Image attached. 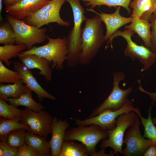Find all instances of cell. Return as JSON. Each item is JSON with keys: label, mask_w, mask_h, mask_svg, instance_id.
I'll list each match as a JSON object with an SVG mask.
<instances>
[{"label": "cell", "mask_w": 156, "mask_h": 156, "mask_svg": "<svg viewBox=\"0 0 156 156\" xmlns=\"http://www.w3.org/2000/svg\"><path fill=\"white\" fill-rule=\"evenodd\" d=\"M81 35V51L79 63L82 65L90 64L105 41L102 21L96 14L87 18Z\"/></svg>", "instance_id": "6da1fadb"}, {"label": "cell", "mask_w": 156, "mask_h": 156, "mask_svg": "<svg viewBox=\"0 0 156 156\" xmlns=\"http://www.w3.org/2000/svg\"><path fill=\"white\" fill-rule=\"evenodd\" d=\"M71 7L73 14L74 25L67 37L68 47L67 64L70 67L79 63L81 51V25L87 18L85 10L81 5L80 0H66Z\"/></svg>", "instance_id": "7a4b0ae2"}, {"label": "cell", "mask_w": 156, "mask_h": 156, "mask_svg": "<svg viewBox=\"0 0 156 156\" xmlns=\"http://www.w3.org/2000/svg\"><path fill=\"white\" fill-rule=\"evenodd\" d=\"M47 39L48 42L46 44L38 47L34 46L21 52L18 56L35 54L46 59L52 69L61 70L63 68L64 61L68 58L67 37L53 38L47 35Z\"/></svg>", "instance_id": "3957f363"}, {"label": "cell", "mask_w": 156, "mask_h": 156, "mask_svg": "<svg viewBox=\"0 0 156 156\" xmlns=\"http://www.w3.org/2000/svg\"><path fill=\"white\" fill-rule=\"evenodd\" d=\"M135 33L127 29L123 31L118 30L109 38V42L111 43L112 47V41L114 38L119 36L123 37L127 43L124 52L125 56L132 60L135 59L139 60L143 66L141 71H143L148 70L154 64L156 61V54L153 53L149 49L142 45H139L133 42L131 38Z\"/></svg>", "instance_id": "277c9868"}, {"label": "cell", "mask_w": 156, "mask_h": 156, "mask_svg": "<svg viewBox=\"0 0 156 156\" xmlns=\"http://www.w3.org/2000/svg\"><path fill=\"white\" fill-rule=\"evenodd\" d=\"M108 137L107 131L98 125H91L88 127L81 125L66 130L64 141L72 140L81 142L86 146L89 155L94 156L97 144Z\"/></svg>", "instance_id": "5b68a950"}, {"label": "cell", "mask_w": 156, "mask_h": 156, "mask_svg": "<svg viewBox=\"0 0 156 156\" xmlns=\"http://www.w3.org/2000/svg\"><path fill=\"white\" fill-rule=\"evenodd\" d=\"M6 18L14 30L16 44H25L29 50L34 45L42 43L47 39L46 28L29 25L24 20L15 19L8 14Z\"/></svg>", "instance_id": "8992f818"}, {"label": "cell", "mask_w": 156, "mask_h": 156, "mask_svg": "<svg viewBox=\"0 0 156 156\" xmlns=\"http://www.w3.org/2000/svg\"><path fill=\"white\" fill-rule=\"evenodd\" d=\"M139 117L133 111L118 116L116 119V127L112 130L107 131L108 135V139L102 140L99 148L105 149L110 147L113 149L117 155L118 153L123 155L122 147L125 132L135 123Z\"/></svg>", "instance_id": "52a82bcc"}, {"label": "cell", "mask_w": 156, "mask_h": 156, "mask_svg": "<svg viewBox=\"0 0 156 156\" xmlns=\"http://www.w3.org/2000/svg\"><path fill=\"white\" fill-rule=\"evenodd\" d=\"M66 0H51L38 11L27 17L23 20L28 24L40 28L42 26L52 23H55L64 27L70 26L68 21L61 17L60 11Z\"/></svg>", "instance_id": "ba28073f"}, {"label": "cell", "mask_w": 156, "mask_h": 156, "mask_svg": "<svg viewBox=\"0 0 156 156\" xmlns=\"http://www.w3.org/2000/svg\"><path fill=\"white\" fill-rule=\"evenodd\" d=\"M125 78V73L122 71L113 73V87L111 93L101 105L94 109L89 118L99 114L104 110L116 111L123 106L127 99L128 95L132 91V87L125 90H122L119 87L120 81L124 80Z\"/></svg>", "instance_id": "9c48e42d"}, {"label": "cell", "mask_w": 156, "mask_h": 156, "mask_svg": "<svg viewBox=\"0 0 156 156\" xmlns=\"http://www.w3.org/2000/svg\"><path fill=\"white\" fill-rule=\"evenodd\" d=\"M21 119L19 122L27 127V131L47 138L52 133L51 123L53 117L47 112H35L26 107L21 110Z\"/></svg>", "instance_id": "30bf717a"}, {"label": "cell", "mask_w": 156, "mask_h": 156, "mask_svg": "<svg viewBox=\"0 0 156 156\" xmlns=\"http://www.w3.org/2000/svg\"><path fill=\"white\" fill-rule=\"evenodd\" d=\"M134 108L132 101L127 99L123 106L118 110H105L99 114L85 120L76 118L75 119V123L78 126L95 125L105 130H112L116 126V119L118 116L122 114L133 111Z\"/></svg>", "instance_id": "8fae6325"}, {"label": "cell", "mask_w": 156, "mask_h": 156, "mask_svg": "<svg viewBox=\"0 0 156 156\" xmlns=\"http://www.w3.org/2000/svg\"><path fill=\"white\" fill-rule=\"evenodd\" d=\"M140 125L138 118L127 132L123 140V143L126 144L125 148L123 150L124 156H142L149 147L154 145L151 140L145 139L142 135Z\"/></svg>", "instance_id": "7c38bea8"}, {"label": "cell", "mask_w": 156, "mask_h": 156, "mask_svg": "<svg viewBox=\"0 0 156 156\" xmlns=\"http://www.w3.org/2000/svg\"><path fill=\"white\" fill-rule=\"evenodd\" d=\"M13 67L15 70L20 73L21 81L25 86L37 95L39 101L41 102L43 99H48L56 100L55 97L44 89L39 84L32 72L23 63L16 61L13 62Z\"/></svg>", "instance_id": "4fadbf2b"}, {"label": "cell", "mask_w": 156, "mask_h": 156, "mask_svg": "<svg viewBox=\"0 0 156 156\" xmlns=\"http://www.w3.org/2000/svg\"><path fill=\"white\" fill-rule=\"evenodd\" d=\"M120 7L118 6L115 11L112 14H107L100 11L99 13L95 11L93 8H86L88 11L94 12L98 15L102 22L105 23L106 31L105 36V41L108 40L109 38L118 29L122 26L131 22L132 17H125L120 14Z\"/></svg>", "instance_id": "5bb4252c"}, {"label": "cell", "mask_w": 156, "mask_h": 156, "mask_svg": "<svg viewBox=\"0 0 156 156\" xmlns=\"http://www.w3.org/2000/svg\"><path fill=\"white\" fill-rule=\"evenodd\" d=\"M51 0H22L5 8V12L14 18L23 20L48 3Z\"/></svg>", "instance_id": "9a60e30c"}, {"label": "cell", "mask_w": 156, "mask_h": 156, "mask_svg": "<svg viewBox=\"0 0 156 156\" xmlns=\"http://www.w3.org/2000/svg\"><path fill=\"white\" fill-rule=\"evenodd\" d=\"M69 125L68 121L60 118H53L51 123L52 136L49 143L51 151V156H58L61 145L64 141L66 131Z\"/></svg>", "instance_id": "2e32d148"}, {"label": "cell", "mask_w": 156, "mask_h": 156, "mask_svg": "<svg viewBox=\"0 0 156 156\" xmlns=\"http://www.w3.org/2000/svg\"><path fill=\"white\" fill-rule=\"evenodd\" d=\"M17 57L28 69H39V74L44 76L47 82L51 80L52 68L46 59L33 54L18 55Z\"/></svg>", "instance_id": "e0dca14e"}, {"label": "cell", "mask_w": 156, "mask_h": 156, "mask_svg": "<svg viewBox=\"0 0 156 156\" xmlns=\"http://www.w3.org/2000/svg\"><path fill=\"white\" fill-rule=\"evenodd\" d=\"M151 23L147 20L142 19L136 16L132 17L131 23L126 25L125 28L136 33L143 40L145 46L149 49L151 44Z\"/></svg>", "instance_id": "ac0fdd59"}, {"label": "cell", "mask_w": 156, "mask_h": 156, "mask_svg": "<svg viewBox=\"0 0 156 156\" xmlns=\"http://www.w3.org/2000/svg\"><path fill=\"white\" fill-rule=\"evenodd\" d=\"M46 138L27 131L25 135V143L38 151L43 156H51L49 141Z\"/></svg>", "instance_id": "d6986e66"}, {"label": "cell", "mask_w": 156, "mask_h": 156, "mask_svg": "<svg viewBox=\"0 0 156 156\" xmlns=\"http://www.w3.org/2000/svg\"><path fill=\"white\" fill-rule=\"evenodd\" d=\"M31 91L26 86L25 93L20 97L17 99L9 98L5 100L15 107L23 106L35 112H39L44 109V107L41 103L37 102L34 100Z\"/></svg>", "instance_id": "ffe728a7"}, {"label": "cell", "mask_w": 156, "mask_h": 156, "mask_svg": "<svg viewBox=\"0 0 156 156\" xmlns=\"http://www.w3.org/2000/svg\"><path fill=\"white\" fill-rule=\"evenodd\" d=\"M89 153L86 146L74 140L64 141L61 146L58 156H88Z\"/></svg>", "instance_id": "44dd1931"}, {"label": "cell", "mask_w": 156, "mask_h": 156, "mask_svg": "<svg viewBox=\"0 0 156 156\" xmlns=\"http://www.w3.org/2000/svg\"><path fill=\"white\" fill-rule=\"evenodd\" d=\"M152 107L151 106L147 109L148 117L146 118L143 117L139 109L134 108L133 111L135 112L140 118L142 124L144 128L143 136L151 140L154 145L156 146V128L154 126L151 117Z\"/></svg>", "instance_id": "7402d4cb"}, {"label": "cell", "mask_w": 156, "mask_h": 156, "mask_svg": "<svg viewBox=\"0 0 156 156\" xmlns=\"http://www.w3.org/2000/svg\"><path fill=\"white\" fill-rule=\"evenodd\" d=\"M22 81L12 84H1L0 98L5 100L9 98L17 99L25 92L26 86Z\"/></svg>", "instance_id": "603a6c76"}, {"label": "cell", "mask_w": 156, "mask_h": 156, "mask_svg": "<svg viewBox=\"0 0 156 156\" xmlns=\"http://www.w3.org/2000/svg\"><path fill=\"white\" fill-rule=\"evenodd\" d=\"M27 48L24 44L15 45L9 44L0 46V60L6 65L9 66L11 64L9 60L11 58L17 57L21 52Z\"/></svg>", "instance_id": "cb8c5ba5"}, {"label": "cell", "mask_w": 156, "mask_h": 156, "mask_svg": "<svg viewBox=\"0 0 156 156\" xmlns=\"http://www.w3.org/2000/svg\"><path fill=\"white\" fill-rule=\"evenodd\" d=\"M86 6H90L93 8L96 6L100 7L104 5L111 8L113 7L116 8L118 6L125 8L129 15L131 14V10L129 6L131 0H81Z\"/></svg>", "instance_id": "d4e9b609"}, {"label": "cell", "mask_w": 156, "mask_h": 156, "mask_svg": "<svg viewBox=\"0 0 156 156\" xmlns=\"http://www.w3.org/2000/svg\"><path fill=\"white\" fill-rule=\"evenodd\" d=\"M23 128L26 130L27 127L18 120H8L2 117L0 118V141H6L8 134L16 129Z\"/></svg>", "instance_id": "484cf974"}, {"label": "cell", "mask_w": 156, "mask_h": 156, "mask_svg": "<svg viewBox=\"0 0 156 156\" xmlns=\"http://www.w3.org/2000/svg\"><path fill=\"white\" fill-rule=\"evenodd\" d=\"M3 99L0 98V116L8 120L21 119V110L10 104H8Z\"/></svg>", "instance_id": "4316f807"}, {"label": "cell", "mask_w": 156, "mask_h": 156, "mask_svg": "<svg viewBox=\"0 0 156 156\" xmlns=\"http://www.w3.org/2000/svg\"><path fill=\"white\" fill-rule=\"evenodd\" d=\"M22 77L20 73L7 68L0 60V83H15L21 81Z\"/></svg>", "instance_id": "83f0119b"}, {"label": "cell", "mask_w": 156, "mask_h": 156, "mask_svg": "<svg viewBox=\"0 0 156 156\" xmlns=\"http://www.w3.org/2000/svg\"><path fill=\"white\" fill-rule=\"evenodd\" d=\"M26 129L22 128L13 130L8 134L6 141L10 146L19 148L25 143Z\"/></svg>", "instance_id": "f1b7e54d"}, {"label": "cell", "mask_w": 156, "mask_h": 156, "mask_svg": "<svg viewBox=\"0 0 156 156\" xmlns=\"http://www.w3.org/2000/svg\"><path fill=\"white\" fill-rule=\"evenodd\" d=\"M0 43L4 45L16 43L14 30L8 22L3 23L0 27Z\"/></svg>", "instance_id": "f546056e"}, {"label": "cell", "mask_w": 156, "mask_h": 156, "mask_svg": "<svg viewBox=\"0 0 156 156\" xmlns=\"http://www.w3.org/2000/svg\"><path fill=\"white\" fill-rule=\"evenodd\" d=\"M16 156H43L25 143L18 148Z\"/></svg>", "instance_id": "4dcf8cb0"}, {"label": "cell", "mask_w": 156, "mask_h": 156, "mask_svg": "<svg viewBox=\"0 0 156 156\" xmlns=\"http://www.w3.org/2000/svg\"><path fill=\"white\" fill-rule=\"evenodd\" d=\"M150 21L151 22L152 28L151 32V44L150 50L153 53L156 54V19L153 14L150 17Z\"/></svg>", "instance_id": "1f68e13d"}, {"label": "cell", "mask_w": 156, "mask_h": 156, "mask_svg": "<svg viewBox=\"0 0 156 156\" xmlns=\"http://www.w3.org/2000/svg\"><path fill=\"white\" fill-rule=\"evenodd\" d=\"M0 147L3 151L2 156H16L18 148L10 146L6 141H0Z\"/></svg>", "instance_id": "d6a6232c"}, {"label": "cell", "mask_w": 156, "mask_h": 156, "mask_svg": "<svg viewBox=\"0 0 156 156\" xmlns=\"http://www.w3.org/2000/svg\"><path fill=\"white\" fill-rule=\"evenodd\" d=\"M150 0H133L131 1L129 4V6L130 8L133 9L132 14L136 13L144 5Z\"/></svg>", "instance_id": "836d02e7"}, {"label": "cell", "mask_w": 156, "mask_h": 156, "mask_svg": "<svg viewBox=\"0 0 156 156\" xmlns=\"http://www.w3.org/2000/svg\"><path fill=\"white\" fill-rule=\"evenodd\" d=\"M156 10V0H153L152 5L150 9L144 14L140 18L142 19L149 21L151 16Z\"/></svg>", "instance_id": "e575fe53"}, {"label": "cell", "mask_w": 156, "mask_h": 156, "mask_svg": "<svg viewBox=\"0 0 156 156\" xmlns=\"http://www.w3.org/2000/svg\"><path fill=\"white\" fill-rule=\"evenodd\" d=\"M137 81L140 85V86L138 88L139 90L142 92L145 93L148 96L151 100L152 105H154L156 101V92H150L145 90L141 85V81L139 80H137Z\"/></svg>", "instance_id": "d590c367"}, {"label": "cell", "mask_w": 156, "mask_h": 156, "mask_svg": "<svg viewBox=\"0 0 156 156\" xmlns=\"http://www.w3.org/2000/svg\"><path fill=\"white\" fill-rule=\"evenodd\" d=\"M142 156H156V146L152 145L145 151Z\"/></svg>", "instance_id": "8d00e7d4"}, {"label": "cell", "mask_w": 156, "mask_h": 156, "mask_svg": "<svg viewBox=\"0 0 156 156\" xmlns=\"http://www.w3.org/2000/svg\"><path fill=\"white\" fill-rule=\"evenodd\" d=\"M22 0H3L5 8L11 7L20 2Z\"/></svg>", "instance_id": "74e56055"}, {"label": "cell", "mask_w": 156, "mask_h": 156, "mask_svg": "<svg viewBox=\"0 0 156 156\" xmlns=\"http://www.w3.org/2000/svg\"><path fill=\"white\" fill-rule=\"evenodd\" d=\"M2 0H0V13L1 14L2 9Z\"/></svg>", "instance_id": "f35d334b"}, {"label": "cell", "mask_w": 156, "mask_h": 156, "mask_svg": "<svg viewBox=\"0 0 156 156\" xmlns=\"http://www.w3.org/2000/svg\"><path fill=\"white\" fill-rule=\"evenodd\" d=\"M3 153V151L2 148L0 147V156H2Z\"/></svg>", "instance_id": "ab89813d"}, {"label": "cell", "mask_w": 156, "mask_h": 156, "mask_svg": "<svg viewBox=\"0 0 156 156\" xmlns=\"http://www.w3.org/2000/svg\"><path fill=\"white\" fill-rule=\"evenodd\" d=\"M153 121L154 125L156 124V117L154 118L153 119Z\"/></svg>", "instance_id": "60d3db41"}, {"label": "cell", "mask_w": 156, "mask_h": 156, "mask_svg": "<svg viewBox=\"0 0 156 156\" xmlns=\"http://www.w3.org/2000/svg\"><path fill=\"white\" fill-rule=\"evenodd\" d=\"M153 14L155 18L156 19V13H153Z\"/></svg>", "instance_id": "b9f144b4"}, {"label": "cell", "mask_w": 156, "mask_h": 156, "mask_svg": "<svg viewBox=\"0 0 156 156\" xmlns=\"http://www.w3.org/2000/svg\"><path fill=\"white\" fill-rule=\"evenodd\" d=\"M153 13H156V10Z\"/></svg>", "instance_id": "7bdbcfd3"}, {"label": "cell", "mask_w": 156, "mask_h": 156, "mask_svg": "<svg viewBox=\"0 0 156 156\" xmlns=\"http://www.w3.org/2000/svg\"></svg>", "instance_id": "ee69618b"}, {"label": "cell", "mask_w": 156, "mask_h": 156, "mask_svg": "<svg viewBox=\"0 0 156 156\" xmlns=\"http://www.w3.org/2000/svg\"></svg>", "instance_id": "f6af8a7d"}]
</instances>
